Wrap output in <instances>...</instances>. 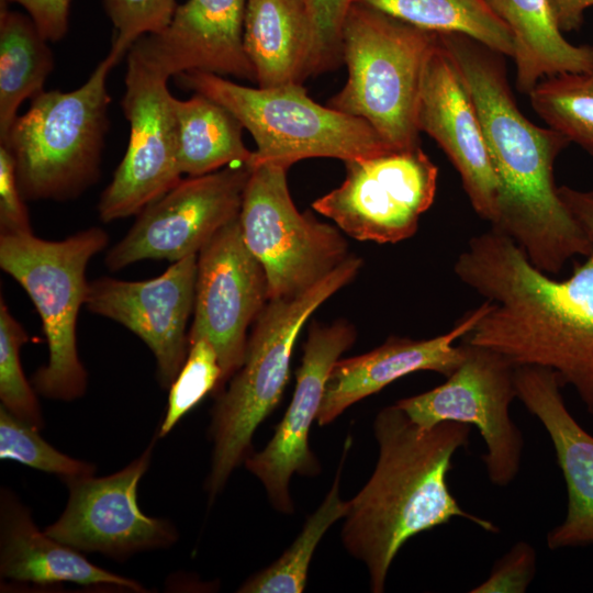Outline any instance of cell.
<instances>
[{"label":"cell","instance_id":"1","mask_svg":"<svg viewBox=\"0 0 593 593\" xmlns=\"http://www.w3.org/2000/svg\"><path fill=\"white\" fill-rule=\"evenodd\" d=\"M454 272L491 303L461 340L494 350L516 367L555 371L593 416V249L558 279L490 228L469 239Z\"/></svg>","mask_w":593,"mask_h":593},{"label":"cell","instance_id":"2","mask_svg":"<svg viewBox=\"0 0 593 593\" xmlns=\"http://www.w3.org/2000/svg\"><path fill=\"white\" fill-rule=\"evenodd\" d=\"M474 102L497 182L491 228L512 238L530 262L559 276L593 245L559 195L553 167L570 142L529 121L515 103L503 55L458 33H438Z\"/></svg>","mask_w":593,"mask_h":593},{"label":"cell","instance_id":"3","mask_svg":"<svg viewBox=\"0 0 593 593\" xmlns=\"http://www.w3.org/2000/svg\"><path fill=\"white\" fill-rule=\"evenodd\" d=\"M470 430L458 422L423 428L395 404L377 414L378 461L368 482L348 501L342 530L347 551L367 567L372 592L384 591L399 550L419 533L454 517L499 532L492 522L466 512L448 486L452 457L468 446Z\"/></svg>","mask_w":593,"mask_h":593},{"label":"cell","instance_id":"4","mask_svg":"<svg viewBox=\"0 0 593 593\" xmlns=\"http://www.w3.org/2000/svg\"><path fill=\"white\" fill-rule=\"evenodd\" d=\"M361 266L362 259L350 255L302 294L269 300L256 318L244 361L228 385L217 392L211 411L209 436L213 450L205 481L210 503L251 454L257 427L279 404L302 326L326 300L355 279Z\"/></svg>","mask_w":593,"mask_h":593},{"label":"cell","instance_id":"5","mask_svg":"<svg viewBox=\"0 0 593 593\" xmlns=\"http://www.w3.org/2000/svg\"><path fill=\"white\" fill-rule=\"evenodd\" d=\"M437 40L438 33L355 2L342 34L347 81L326 105L368 122L393 150L419 146V88Z\"/></svg>","mask_w":593,"mask_h":593},{"label":"cell","instance_id":"6","mask_svg":"<svg viewBox=\"0 0 593 593\" xmlns=\"http://www.w3.org/2000/svg\"><path fill=\"white\" fill-rule=\"evenodd\" d=\"M116 64L109 54L78 89L42 91L0 141L24 199L68 200L96 182L109 126L107 77Z\"/></svg>","mask_w":593,"mask_h":593},{"label":"cell","instance_id":"7","mask_svg":"<svg viewBox=\"0 0 593 593\" xmlns=\"http://www.w3.org/2000/svg\"><path fill=\"white\" fill-rule=\"evenodd\" d=\"M175 78L181 87L225 107L251 134L256 149L250 168L262 164L289 168L315 157L345 163L393 152L368 122L318 104L302 85L254 88L201 71Z\"/></svg>","mask_w":593,"mask_h":593},{"label":"cell","instance_id":"8","mask_svg":"<svg viewBox=\"0 0 593 593\" xmlns=\"http://www.w3.org/2000/svg\"><path fill=\"white\" fill-rule=\"evenodd\" d=\"M107 244L108 234L99 227L63 240H45L33 233L0 236V267L26 291L42 320L48 360L32 383L44 398L72 401L86 392L77 318L87 300V265Z\"/></svg>","mask_w":593,"mask_h":593},{"label":"cell","instance_id":"9","mask_svg":"<svg viewBox=\"0 0 593 593\" xmlns=\"http://www.w3.org/2000/svg\"><path fill=\"white\" fill-rule=\"evenodd\" d=\"M287 171L277 164L253 167L238 215L243 239L266 272L269 300L302 294L350 256L337 227L299 212Z\"/></svg>","mask_w":593,"mask_h":593},{"label":"cell","instance_id":"10","mask_svg":"<svg viewBox=\"0 0 593 593\" xmlns=\"http://www.w3.org/2000/svg\"><path fill=\"white\" fill-rule=\"evenodd\" d=\"M460 342L465 357L443 384L395 405L423 428L443 422L474 425L486 446L482 459L489 480L506 486L519 472L524 447L510 412L517 398L516 366L494 350Z\"/></svg>","mask_w":593,"mask_h":593},{"label":"cell","instance_id":"11","mask_svg":"<svg viewBox=\"0 0 593 593\" xmlns=\"http://www.w3.org/2000/svg\"><path fill=\"white\" fill-rule=\"evenodd\" d=\"M339 187L312 203L339 230L362 242L395 244L412 237L434 202L438 168L416 146L345 161Z\"/></svg>","mask_w":593,"mask_h":593},{"label":"cell","instance_id":"12","mask_svg":"<svg viewBox=\"0 0 593 593\" xmlns=\"http://www.w3.org/2000/svg\"><path fill=\"white\" fill-rule=\"evenodd\" d=\"M167 77L134 49L127 53L122 109L130 123L125 155L100 197V220L138 214L181 180L175 97Z\"/></svg>","mask_w":593,"mask_h":593},{"label":"cell","instance_id":"13","mask_svg":"<svg viewBox=\"0 0 593 593\" xmlns=\"http://www.w3.org/2000/svg\"><path fill=\"white\" fill-rule=\"evenodd\" d=\"M158 434L146 449L121 470L64 481L69 495L59 518L44 532L81 552L115 560L172 546L178 532L169 519L150 517L138 505V485L147 472Z\"/></svg>","mask_w":593,"mask_h":593},{"label":"cell","instance_id":"14","mask_svg":"<svg viewBox=\"0 0 593 593\" xmlns=\"http://www.w3.org/2000/svg\"><path fill=\"white\" fill-rule=\"evenodd\" d=\"M251 168L230 165L180 180L145 206L127 234L105 256L120 270L143 259L178 261L198 255L225 225L238 219Z\"/></svg>","mask_w":593,"mask_h":593},{"label":"cell","instance_id":"15","mask_svg":"<svg viewBox=\"0 0 593 593\" xmlns=\"http://www.w3.org/2000/svg\"><path fill=\"white\" fill-rule=\"evenodd\" d=\"M269 301L266 272L247 248L238 219L198 253L193 321L189 343L208 339L222 368L216 392L242 366L247 331Z\"/></svg>","mask_w":593,"mask_h":593},{"label":"cell","instance_id":"16","mask_svg":"<svg viewBox=\"0 0 593 593\" xmlns=\"http://www.w3.org/2000/svg\"><path fill=\"white\" fill-rule=\"evenodd\" d=\"M198 255L143 281L99 278L89 282L86 306L125 326L153 353L163 388H170L189 350L188 321L195 299Z\"/></svg>","mask_w":593,"mask_h":593},{"label":"cell","instance_id":"17","mask_svg":"<svg viewBox=\"0 0 593 593\" xmlns=\"http://www.w3.org/2000/svg\"><path fill=\"white\" fill-rule=\"evenodd\" d=\"M355 339L356 329L346 321L310 326L291 402L270 441L244 461L278 512L291 514L294 510L289 490L294 473L315 475L321 470L309 446V433L317 419L329 372Z\"/></svg>","mask_w":593,"mask_h":593},{"label":"cell","instance_id":"18","mask_svg":"<svg viewBox=\"0 0 593 593\" xmlns=\"http://www.w3.org/2000/svg\"><path fill=\"white\" fill-rule=\"evenodd\" d=\"M416 122L419 132L434 138L457 169L474 212L492 225L496 178L474 102L439 35L423 69Z\"/></svg>","mask_w":593,"mask_h":593},{"label":"cell","instance_id":"19","mask_svg":"<svg viewBox=\"0 0 593 593\" xmlns=\"http://www.w3.org/2000/svg\"><path fill=\"white\" fill-rule=\"evenodd\" d=\"M248 0H188L168 26L131 47L167 77L187 71L233 76L256 82L244 48Z\"/></svg>","mask_w":593,"mask_h":593},{"label":"cell","instance_id":"20","mask_svg":"<svg viewBox=\"0 0 593 593\" xmlns=\"http://www.w3.org/2000/svg\"><path fill=\"white\" fill-rule=\"evenodd\" d=\"M517 399L548 433L566 481L564 519L547 535L552 550L593 545V435L568 410L557 373L536 366L515 370Z\"/></svg>","mask_w":593,"mask_h":593},{"label":"cell","instance_id":"21","mask_svg":"<svg viewBox=\"0 0 593 593\" xmlns=\"http://www.w3.org/2000/svg\"><path fill=\"white\" fill-rule=\"evenodd\" d=\"M490 306L484 300L441 335L427 339L390 336L366 354L337 360L326 381L317 424H331L354 403L410 373L434 371L449 377L465 357L463 344L455 343L473 328Z\"/></svg>","mask_w":593,"mask_h":593},{"label":"cell","instance_id":"22","mask_svg":"<svg viewBox=\"0 0 593 593\" xmlns=\"http://www.w3.org/2000/svg\"><path fill=\"white\" fill-rule=\"evenodd\" d=\"M0 575L41 585L69 582L146 592L137 581L93 564L81 551L41 532L31 510L8 489L0 493Z\"/></svg>","mask_w":593,"mask_h":593},{"label":"cell","instance_id":"23","mask_svg":"<svg viewBox=\"0 0 593 593\" xmlns=\"http://www.w3.org/2000/svg\"><path fill=\"white\" fill-rule=\"evenodd\" d=\"M243 40L258 87L302 85L310 76L313 27L304 0H248Z\"/></svg>","mask_w":593,"mask_h":593},{"label":"cell","instance_id":"24","mask_svg":"<svg viewBox=\"0 0 593 593\" xmlns=\"http://www.w3.org/2000/svg\"><path fill=\"white\" fill-rule=\"evenodd\" d=\"M513 36L516 87L529 94L545 78L593 70V46L573 45L548 0H485Z\"/></svg>","mask_w":593,"mask_h":593},{"label":"cell","instance_id":"25","mask_svg":"<svg viewBox=\"0 0 593 593\" xmlns=\"http://www.w3.org/2000/svg\"><path fill=\"white\" fill-rule=\"evenodd\" d=\"M177 156L181 174L198 177L225 165H248L253 150L242 137L243 125L222 104L194 93L175 99Z\"/></svg>","mask_w":593,"mask_h":593},{"label":"cell","instance_id":"26","mask_svg":"<svg viewBox=\"0 0 593 593\" xmlns=\"http://www.w3.org/2000/svg\"><path fill=\"white\" fill-rule=\"evenodd\" d=\"M29 14L0 11V141L4 139L26 99L43 90L54 68V57Z\"/></svg>","mask_w":593,"mask_h":593},{"label":"cell","instance_id":"27","mask_svg":"<svg viewBox=\"0 0 593 593\" xmlns=\"http://www.w3.org/2000/svg\"><path fill=\"white\" fill-rule=\"evenodd\" d=\"M414 26L466 35L493 52L513 57V36L485 0H356Z\"/></svg>","mask_w":593,"mask_h":593},{"label":"cell","instance_id":"28","mask_svg":"<svg viewBox=\"0 0 593 593\" xmlns=\"http://www.w3.org/2000/svg\"><path fill=\"white\" fill-rule=\"evenodd\" d=\"M351 439L345 441L333 485L317 510L306 519L291 546L268 568L247 579L237 590L243 593H301L314 551L327 529L348 511L339 494L340 474Z\"/></svg>","mask_w":593,"mask_h":593},{"label":"cell","instance_id":"29","mask_svg":"<svg viewBox=\"0 0 593 593\" xmlns=\"http://www.w3.org/2000/svg\"><path fill=\"white\" fill-rule=\"evenodd\" d=\"M528 96L549 127L593 156V70L545 78Z\"/></svg>","mask_w":593,"mask_h":593},{"label":"cell","instance_id":"30","mask_svg":"<svg viewBox=\"0 0 593 593\" xmlns=\"http://www.w3.org/2000/svg\"><path fill=\"white\" fill-rule=\"evenodd\" d=\"M29 342L24 327L0 299V400L12 415L41 430L44 418L35 390L26 380L21 360V347Z\"/></svg>","mask_w":593,"mask_h":593},{"label":"cell","instance_id":"31","mask_svg":"<svg viewBox=\"0 0 593 593\" xmlns=\"http://www.w3.org/2000/svg\"><path fill=\"white\" fill-rule=\"evenodd\" d=\"M35 427L0 405V458L58 475L63 481L96 473V466L65 455L44 440Z\"/></svg>","mask_w":593,"mask_h":593},{"label":"cell","instance_id":"32","mask_svg":"<svg viewBox=\"0 0 593 593\" xmlns=\"http://www.w3.org/2000/svg\"><path fill=\"white\" fill-rule=\"evenodd\" d=\"M222 368L213 345L205 338L189 343L187 358L170 385L167 409L157 429L158 437L169 434L177 423L210 392H216Z\"/></svg>","mask_w":593,"mask_h":593},{"label":"cell","instance_id":"33","mask_svg":"<svg viewBox=\"0 0 593 593\" xmlns=\"http://www.w3.org/2000/svg\"><path fill=\"white\" fill-rule=\"evenodd\" d=\"M103 3L115 30L109 54L118 61L142 36L165 30L178 7L176 0H103Z\"/></svg>","mask_w":593,"mask_h":593},{"label":"cell","instance_id":"34","mask_svg":"<svg viewBox=\"0 0 593 593\" xmlns=\"http://www.w3.org/2000/svg\"><path fill=\"white\" fill-rule=\"evenodd\" d=\"M313 27L310 76L337 66L342 57L343 26L356 0H304Z\"/></svg>","mask_w":593,"mask_h":593},{"label":"cell","instance_id":"35","mask_svg":"<svg viewBox=\"0 0 593 593\" xmlns=\"http://www.w3.org/2000/svg\"><path fill=\"white\" fill-rule=\"evenodd\" d=\"M537 564L535 548L518 541L493 567L490 575L471 593H524L532 583Z\"/></svg>","mask_w":593,"mask_h":593},{"label":"cell","instance_id":"36","mask_svg":"<svg viewBox=\"0 0 593 593\" xmlns=\"http://www.w3.org/2000/svg\"><path fill=\"white\" fill-rule=\"evenodd\" d=\"M13 159L0 145V236L32 233Z\"/></svg>","mask_w":593,"mask_h":593},{"label":"cell","instance_id":"37","mask_svg":"<svg viewBox=\"0 0 593 593\" xmlns=\"http://www.w3.org/2000/svg\"><path fill=\"white\" fill-rule=\"evenodd\" d=\"M21 4L48 42L60 41L68 31L70 0H1Z\"/></svg>","mask_w":593,"mask_h":593},{"label":"cell","instance_id":"38","mask_svg":"<svg viewBox=\"0 0 593 593\" xmlns=\"http://www.w3.org/2000/svg\"><path fill=\"white\" fill-rule=\"evenodd\" d=\"M559 195L593 245V189L580 190L561 186L559 187Z\"/></svg>","mask_w":593,"mask_h":593},{"label":"cell","instance_id":"39","mask_svg":"<svg viewBox=\"0 0 593 593\" xmlns=\"http://www.w3.org/2000/svg\"><path fill=\"white\" fill-rule=\"evenodd\" d=\"M548 2L562 32L580 29L585 10L593 7V0H548Z\"/></svg>","mask_w":593,"mask_h":593}]
</instances>
